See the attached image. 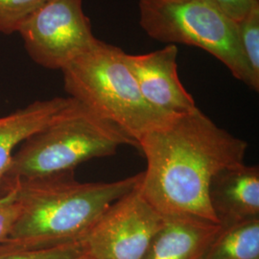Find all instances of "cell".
Here are the masks:
<instances>
[{
    "label": "cell",
    "mask_w": 259,
    "mask_h": 259,
    "mask_svg": "<svg viewBox=\"0 0 259 259\" xmlns=\"http://www.w3.org/2000/svg\"><path fill=\"white\" fill-rule=\"evenodd\" d=\"M143 259H204L221 225L187 214L163 215Z\"/></svg>",
    "instance_id": "obj_10"
},
{
    "label": "cell",
    "mask_w": 259,
    "mask_h": 259,
    "mask_svg": "<svg viewBox=\"0 0 259 259\" xmlns=\"http://www.w3.org/2000/svg\"><path fill=\"white\" fill-rule=\"evenodd\" d=\"M119 47L98 39L61 71L69 97L122 130L139 147L140 139L172 116L145 101Z\"/></svg>",
    "instance_id": "obj_4"
},
{
    "label": "cell",
    "mask_w": 259,
    "mask_h": 259,
    "mask_svg": "<svg viewBox=\"0 0 259 259\" xmlns=\"http://www.w3.org/2000/svg\"><path fill=\"white\" fill-rule=\"evenodd\" d=\"M139 185L111 204L83 238L89 258L143 259L164 216Z\"/></svg>",
    "instance_id": "obj_7"
},
{
    "label": "cell",
    "mask_w": 259,
    "mask_h": 259,
    "mask_svg": "<svg viewBox=\"0 0 259 259\" xmlns=\"http://www.w3.org/2000/svg\"><path fill=\"white\" fill-rule=\"evenodd\" d=\"M138 148L147 163L139 186L158 212L193 215L218 224L208 200L209 184L223 169L244 162L248 143L197 108L151 130Z\"/></svg>",
    "instance_id": "obj_1"
},
{
    "label": "cell",
    "mask_w": 259,
    "mask_h": 259,
    "mask_svg": "<svg viewBox=\"0 0 259 259\" xmlns=\"http://www.w3.org/2000/svg\"><path fill=\"white\" fill-rule=\"evenodd\" d=\"M159 1H181V0H159ZM212 3L222 10L236 22L245 17L256 0H204Z\"/></svg>",
    "instance_id": "obj_17"
},
{
    "label": "cell",
    "mask_w": 259,
    "mask_h": 259,
    "mask_svg": "<svg viewBox=\"0 0 259 259\" xmlns=\"http://www.w3.org/2000/svg\"><path fill=\"white\" fill-rule=\"evenodd\" d=\"M0 259H90L83 242H74L54 247H27L2 242Z\"/></svg>",
    "instance_id": "obj_14"
},
{
    "label": "cell",
    "mask_w": 259,
    "mask_h": 259,
    "mask_svg": "<svg viewBox=\"0 0 259 259\" xmlns=\"http://www.w3.org/2000/svg\"><path fill=\"white\" fill-rule=\"evenodd\" d=\"M125 145L138 147L117 126L73 99L55 120L15 153L0 185V196L23 183L74 174L78 165L113 156Z\"/></svg>",
    "instance_id": "obj_3"
},
{
    "label": "cell",
    "mask_w": 259,
    "mask_h": 259,
    "mask_svg": "<svg viewBox=\"0 0 259 259\" xmlns=\"http://www.w3.org/2000/svg\"><path fill=\"white\" fill-rule=\"evenodd\" d=\"M178 55L176 45H168L147 54L124 53V61L145 101L169 116L188 113L198 108L194 98L180 80Z\"/></svg>",
    "instance_id": "obj_8"
},
{
    "label": "cell",
    "mask_w": 259,
    "mask_h": 259,
    "mask_svg": "<svg viewBox=\"0 0 259 259\" xmlns=\"http://www.w3.org/2000/svg\"><path fill=\"white\" fill-rule=\"evenodd\" d=\"M204 259H259V218L222 227Z\"/></svg>",
    "instance_id": "obj_12"
},
{
    "label": "cell",
    "mask_w": 259,
    "mask_h": 259,
    "mask_svg": "<svg viewBox=\"0 0 259 259\" xmlns=\"http://www.w3.org/2000/svg\"><path fill=\"white\" fill-rule=\"evenodd\" d=\"M241 49L248 65L252 91L259 92V0L237 21Z\"/></svg>",
    "instance_id": "obj_13"
},
{
    "label": "cell",
    "mask_w": 259,
    "mask_h": 259,
    "mask_svg": "<svg viewBox=\"0 0 259 259\" xmlns=\"http://www.w3.org/2000/svg\"><path fill=\"white\" fill-rule=\"evenodd\" d=\"M72 101L71 97L35 101L0 117V185L15 155L16 147L55 120Z\"/></svg>",
    "instance_id": "obj_11"
},
{
    "label": "cell",
    "mask_w": 259,
    "mask_h": 259,
    "mask_svg": "<svg viewBox=\"0 0 259 259\" xmlns=\"http://www.w3.org/2000/svg\"><path fill=\"white\" fill-rule=\"evenodd\" d=\"M139 25L149 37L203 49L251 89L237 22L222 10L204 0H139Z\"/></svg>",
    "instance_id": "obj_5"
},
{
    "label": "cell",
    "mask_w": 259,
    "mask_h": 259,
    "mask_svg": "<svg viewBox=\"0 0 259 259\" xmlns=\"http://www.w3.org/2000/svg\"><path fill=\"white\" fill-rule=\"evenodd\" d=\"M208 200L219 225L229 227L259 218V168L244 162L213 177Z\"/></svg>",
    "instance_id": "obj_9"
},
{
    "label": "cell",
    "mask_w": 259,
    "mask_h": 259,
    "mask_svg": "<svg viewBox=\"0 0 259 259\" xmlns=\"http://www.w3.org/2000/svg\"><path fill=\"white\" fill-rule=\"evenodd\" d=\"M142 172L111 183H80L74 174L17 185L19 212L4 242L54 247L83 241L104 212L139 185Z\"/></svg>",
    "instance_id": "obj_2"
},
{
    "label": "cell",
    "mask_w": 259,
    "mask_h": 259,
    "mask_svg": "<svg viewBox=\"0 0 259 259\" xmlns=\"http://www.w3.org/2000/svg\"><path fill=\"white\" fill-rule=\"evenodd\" d=\"M19 212V204L16 199V191L12 190L3 195L0 200V243L8 238Z\"/></svg>",
    "instance_id": "obj_16"
},
{
    "label": "cell",
    "mask_w": 259,
    "mask_h": 259,
    "mask_svg": "<svg viewBox=\"0 0 259 259\" xmlns=\"http://www.w3.org/2000/svg\"><path fill=\"white\" fill-rule=\"evenodd\" d=\"M47 0H0V33H19L20 28Z\"/></svg>",
    "instance_id": "obj_15"
},
{
    "label": "cell",
    "mask_w": 259,
    "mask_h": 259,
    "mask_svg": "<svg viewBox=\"0 0 259 259\" xmlns=\"http://www.w3.org/2000/svg\"><path fill=\"white\" fill-rule=\"evenodd\" d=\"M19 34L30 58L53 70H62L98 41L83 13V0H47Z\"/></svg>",
    "instance_id": "obj_6"
},
{
    "label": "cell",
    "mask_w": 259,
    "mask_h": 259,
    "mask_svg": "<svg viewBox=\"0 0 259 259\" xmlns=\"http://www.w3.org/2000/svg\"><path fill=\"white\" fill-rule=\"evenodd\" d=\"M2 197H3V196H0V200H1V199H2Z\"/></svg>",
    "instance_id": "obj_18"
}]
</instances>
